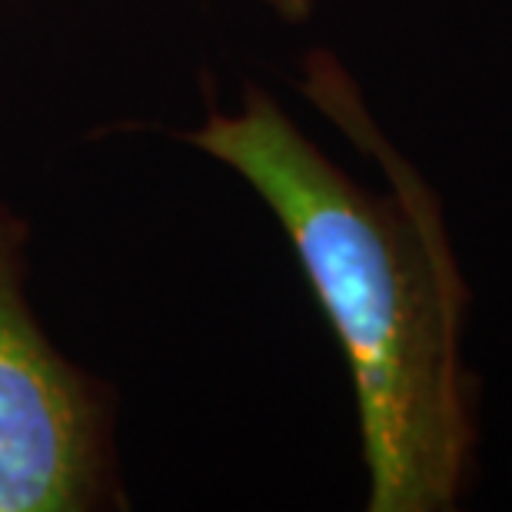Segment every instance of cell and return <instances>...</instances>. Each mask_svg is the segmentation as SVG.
<instances>
[{"instance_id": "cell-1", "label": "cell", "mask_w": 512, "mask_h": 512, "mask_svg": "<svg viewBox=\"0 0 512 512\" xmlns=\"http://www.w3.org/2000/svg\"><path fill=\"white\" fill-rule=\"evenodd\" d=\"M310 107L376 163L373 190L323 153L270 90L210 104L180 140L247 183L280 223L350 373L370 512H453L479 473V376L466 360L473 290L426 173L380 127L330 47L296 77Z\"/></svg>"}, {"instance_id": "cell-2", "label": "cell", "mask_w": 512, "mask_h": 512, "mask_svg": "<svg viewBox=\"0 0 512 512\" xmlns=\"http://www.w3.org/2000/svg\"><path fill=\"white\" fill-rule=\"evenodd\" d=\"M127 509L114 396L30 300V223L0 197V512Z\"/></svg>"}, {"instance_id": "cell-3", "label": "cell", "mask_w": 512, "mask_h": 512, "mask_svg": "<svg viewBox=\"0 0 512 512\" xmlns=\"http://www.w3.org/2000/svg\"><path fill=\"white\" fill-rule=\"evenodd\" d=\"M260 4L283 20V24H306L313 14V0H260Z\"/></svg>"}]
</instances>
